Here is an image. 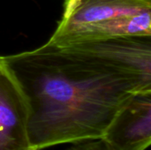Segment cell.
Instances as JSON below:
<instances>
[{
  "instance_id": "1",
  "label": "cell",
  "mask_w": 151,
  "mask_h": 150,
  "mask_svg": "<svg viewBox=\"0 0 151 150\" xmlns=\"http://www.w3.org/2000/svg\"><path fill=\"white\" fill-rule=\"evenodd\" d=\"M4 65L27 101L30 147L100 140L135 95L151 91V35L47 42Z\"/></svg>"
},
{
  "instance_id": "2",
  "label": "cell",
  "mask_w": 151,
  "mask_h": 150,
  "mask_svg": "<svg viewBox=\"0 0 151 150\" xmlns=\"http://www.w3.org/2000/svg\"><path fill=\"white\" fill-rule=\"evenodd\" d=\"M151 35V0H65L48 42L57 45Z\"/></svg>"
},
{
  "instance_id": "3",
  "label": "cell",
  "mask_w": 151,
  "mask_h": 150,
  "mask_svg": "<svg viewBox=\"0 0 151 150\" xmlns=\"http://www.w3.org/2000/svg\"><path fill=\"white\" fill-rule=\"evenodd\" d=\"M107 150H146L151 144V91L135 95L100 139Z\"/></svg>"
},
{
  "instance_id": "4",
  "label": "cell",
  "mask_w": 151,
  "mask_h": 150,
  "mask_svg": "<svg viewBox=\"0 0 151 150\" xmlns=\"http://www.w3.org/2000/svg\"><path fill=\"white\" fill-rule=\"evenodd\" d=\"M28 108L10 72H0V150H29Z\"/></svg>"
},
{
  "instance_id": "5",
  "label": "cell",
  "mask_w": 151,
  "mask_h": 150,
  "mask_svg": "<svg viewBox=\"0 0 151 150\" xmlns=\"http://www.w3.org/2000/svg\"><path fill=\"white\" fill-rule=\"evenodd\" d=\"M66 150H107L101 140H93L83 142H78Z\"/></svg>"
},
{
  "instance_id": "6",
  "label": "cell",
  "mask_w": 151,
  "mask_h": 150,
  "mask_svg": "<svg viewBox=\"0 0 151 150\" xmlns=\"http://www.w3.org/2000/svg\"><path fill=\"white\" fill-rule=\"evenodd\" d=\"M4 57H1L0 56V72H1V71L4 69Z\"/></svg>"
},
{
  "instance_id": "7",
  "label": "cell",
  "mask_w": 151,
  "mask_h": 150,
  "mask_svg": "<svg viewBox=\"0 0 151 150\" xmlns=\"http://www.w3.org/2000/svg\"><path fill=\"white\" fill-rule=\"evenodd\" d=\"M29 150H36V149H35V148H32V147H31V148H30V149H29Z\"/></svg>"
}]
</instances>
